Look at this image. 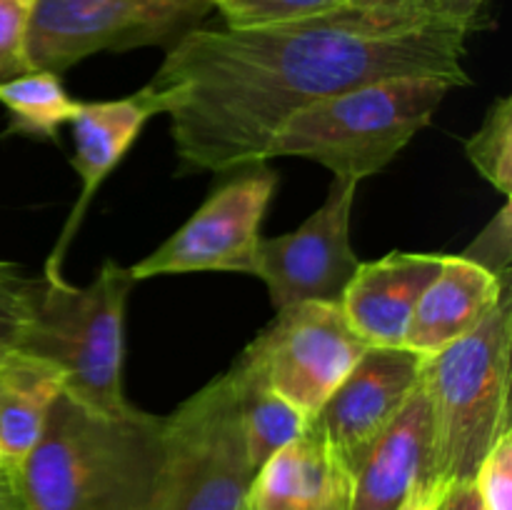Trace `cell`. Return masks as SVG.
<instances>
[{
	"label": "cell",
	"mask_w": 512,
	"mask_h": 510,
	"mask_svg": "<svg viewBox=\"0 0 512 510\" xmlns=\"http://www.w3.org/2000/svg\"><path fill=\"white\" fill-rule=\"evenodd\" d=\"M358 183L333 178L325 203L293 233L263 238L253 275L270 290L275 310L298 303H338L358 273L360 260L350 245Z\"/></svg>",
	"instance_id": "30bf717a"
},
{
	"label": "cell",
	"mask_w": 512,
	"mask_h": 510,
	"mask_svg": "<svg viewBox=\"0 0 512 510\" xmlns=\"http://www.w3.org/2000/svg\"><path fill=\"white\" fill-rule=\"evenodd\" d=\"M0 510H25L23 498H20L18 475L3 460H0Z\"/></svg>",
	"instance_id": "f546056e"
},
{
	"label": "cell",
	"mask_w": 512,
	"mask_h": 510,
	"mask_svg": "<svg viewBox=\"0 0 512 510\" xmlns=\"http://www.w3.org/2000/svg\"><path fill=\"white\" fill-rule=\"evenodd\" d=\"M5 348H13V345H0V353H3Z\"/></svg>",
	"instance_id": "4dcf8cb0"
},
{
	"label": "cell",
	"mask_w": 512,
	"mask_h": 510,
	"mask_svg": "<svg viewBox=\"0 0 512 510\" xmlns=\"http://www.w3.org/2000/svg\"><path fill=\"white\" fill-rule=\"evenodd\" d=\"M470 33L443 23L385 28L350 10L255 25L193 28L148 88L170 118L180 173H233L268 160L285 118L335 93L398 75L470 85Z\"/></svg>",
	"instance_id": "6da1fadb"
},
{
	"label": "cell",
	"mask_w": 512,
	"mask_h": 510,
	"mask_svg": "<svg viewBox=\"0 0 512 510\" xmlns=\"http://www.w3.org/2000/svg\"><path fill=\"white\" fill-rule=\"evenodd\" d=\"M213 3H218V0H213Z\"/></svg>",
	"instance_id": "1f68e13d"
},
{
	"label": "cell",
	"mask_w": 512,
	"mask_h": 510,
	"mask_svg": "<svg viewBox=\"0 0 512 510\" xmlns=\"http://www.w3.org/2000/svg\"><path fill=\"white\" fill-rule=\"evenodd\" d=\"M340 5L343 0H218L215 8L220 10L228 28H255L323 15L338 10Z\"/></svg>",
	"instance_id": "44dd1931"
},
{
	"label": "cell",
	"mask_w": 512,
	"mask_h": 510,
	"mask_svg": "<svg viewBox=\"0 0 512 510\" xmlns=\"http://www.w3.org/2000/svg\"><path fill=\"white\" fill-rule=\"evenodd\" d=\"M368 348L338 303H298L278 310L238 363L310 420Z\"/></svg>",
	"instance_id": "ba28073f"
},
{
	"label": "cell",
	"mask_w": 512,
	"mask_h": 510,
	"mask_svg": "<svg viewBox=\"0 0 512 510\" xmlns=\"http://www.w3.org/2000/svg\"><path fill=\"white\" fill-rule=\"evenodd\" d=\"M340 8L385 28H413V25L435 23L423 15L420 0H343Z\"/></svg>",
	"instance_id": "484cf974"
},
{
	"label": "cell",
	"mask_w": 512,
	"mask_h": 510,
	"mask_svg": "<svg viewBox=\"0 0 512 510\" xmlns=\"http://www.w3.org/2000/svg\"><path fill=\"white\" fill-rule=\"evenodd\" d=\"M512 298L458 343L425 358L420 383L430 408V480H473L480 460L510 430Z\"/></svg>",
	"instance_id": "277c9868"
},
{
	"label": "cell",
	"mask_w": 512,
	"mask_h": 510,
	"mask_svg": "<svg viewBox=\"0 0 512 510\" xmlns=\"http://www.w3.org/2000/svg\"><path fill=\"white\" fill-rule=\"evenodd\" d=\"M135 283L130 268L115 260H105L90 285L68 283L63 273L43 275L18 343L63 373L68 398L98 413L133 408L123 390V323Z\"/></svg>",
	"instance_id": "5b68a950"
},
{
	"label": "cell",
	"mask_w": 512,
	"mask_h": 510,
	"mask_svg": "<svg viewBox=\"0 0 512 510\" xmlns=\"http://www.w3.org/2000/svg\"><path fill=\"white\" fill-rule=\"evenodd\" d=\"M450 485L453 483H443V480H423L415 485L413 493L398 510H443Z\"/></svg>",
	"instance_id": "83f0119b"
},
{
	"label": "cell",
	"mask_w": 512,
	"mask_h": 510,
	"mask_svg": "<svg viewBox=\"0 0 512 510\" xmlns=\"http://www.w3.org/2000/svg\"><path fill=\"white\" fill-rule=\"evenodd\" d=\"M33 0H0V83L30 73L28 30Z\"/></svg>",
	"instance_id": "603a6c76"
},
{
	"label": "cell",
	"mask_w": 512,
	"mask_h": 510,
	"mask_svg": "<svg viewBox=\"0 0 512 510\" xmlns=\"http://www.w3.org/2000/svg\"><path fill=\"white\" fill-rule=\"evenodd\" d=\"M510 293L493 273L463 255H443L438 275L418 300L405 333V348L433 358L448 345L473 333Z\"/></svg>",
	"instance_id": "2e32d148"
},
{
	"label": "cell",
	"mask_w": 512,
	"mask_h": 510,
	"mask_svg": "<svg viewBox=\"0 0 512 510\" xmlns=\"http://www.w3.org/2000/svg\"><path fill=\"white\" fill-rule=\"evenodd\" d=\"M230 373L168 415V458L158 510H243L255 478Z\"/></svg>",
	"instance_id": "8992f818"
},
{
	"label": "cell",
	"mask_w": 512,
	"mask_h": 510,
	"mask_svg": "<svg viewBox=\"0 0 512 510\" xmlns=\"http://www.w3.org/2000/svg\"><path fill=\"white\" fill-rule=\"evenodd\" d=\"M213 8V0H33L30 68L63 75L103 50H168L200 28Z\"/></svg>",
	"instance_id": "52a82bcc"
},
{
	"label": "cell",
	"mask_w": 512,
	"mask_h": 510,
	"mask_svg": "<svg viewBox=\"0 0 512 510\" xmlns=\"http://www.w3.org/2000/svg\"><path fill=\"white\" fill-rule=\"evenodd\" d=\"M168 415H108L55 400L43 435L18 468L25 510H158Z\"/></svg>",
	"instance_id": "7a4b0ae2"
},
{
	"label": "cell",
	"mask_w": 512,
	"mask_h": 510,
	"mask_svg": "<svg viewBox=\"0 0 512 510\" xmlns=\"http://www.w3.org/2000/svg\"><path fill=\"white\" fill-rule=\"evenodd\" d=\"M430 448V408L418 380L393 423L355 465L350 510H398L415 485L430 480Z\"/></svg>",
	"instance_id": "9a60e30c"
},
{
	"label": "cell",
	"mask_w": 512,
	"mask_h": 510,
	"mask_svg": "<svg viewBox=\"0 0 512 510\" xmlns=\"http://www.w3.org/2000/svg\"><path fill=\"white\" fill-rule=\"evenodd\" d=\"M233 173V178L215 188L190 215L183 228L130 268L135 280L200 270L253 275L255 253L263 240L260 225L273 200L278 175L265 160Z\"/></svg>",
	"instance_id": "9c48e42d"
},
{
	"label": "cell",
	"mask_w": 512,
	"mask_h": 510,
	"mask_svg": "<svg viewBox=\"0 0 512 510\" xmlns=\"http://www.w3.org/2000/svg\"><path fill=\"white\" fill-rule=\"evenodd\" d=\"M353 473L315 418L255 473L243 510H350Z\"/></svg>",
	"instance_id": "7c38bea8"
},
{
	"label": "cell",
	"mask_w": 512,
	"mask_h": 510,
	"mask_svg": "<svg viewBox=\"0 0 512 510\" xmlns=\"http://www.w3.org/2000/svg\"><path fill=\"white\" fill-rule=\"evenodd\" d=\"M510 200H505V205L500 208V213L495 215L488 223V228L473 240V245L465 248V253H460L463 258L473 260L475 265L485 268L488 273H493L500 283L510 285Z\"/></svg>",
	"instance_id": "d4e9b609"
},
{
	"label": "cell",
	"mask_w": 512,
	"mask_h": 510,
	"mask_svg": "<svg viewBox=\"0 0 512 510\" xmlns=\"http://www.w3.org/2000/svg\"><path fill=\"white\" fill-rule=\"evenodd\" d=\"M443 510H485L475 493L473 480H460V483L450 485Z\"/></svg>",
	"instance_id": "f1b7e54d"
},
{
	"label": "cell",
	"mask_w": 512,
	"mask_h": 510,
	"mask_svg": "<svg viewBox=\"0 0 512 510\" xmlns=\"http://www.w3.org/2000/svg\"><path fill=\"white\" fill-rule=\"evenodd\" d=\"M43 278H28L15 263L0 260V345H18L33 318Z\"/></svg>",
	"instance_id": "7402d4cb"
},
{
	"label": "cell",
	"mask_w": 512,
	"mask_h": 510,
	"mask_svg": "<svg viewBox=\"0 0 512 510\" xmlns=\"http://www.w3.org/2000/svg\"><path fill=\"white\" fill-rule=\"evenodd\" d=\"M485 3L488 0H420V10L435 23L453 25L470 33L478 25Z\"/></svg>",
	"instance_id": "4316f807"
},
{
	"label": "cell",
	"mask_w": 512,
	"mask_h": 510,
	"mask_svg": "<svg viewBox=\"0 0 512 510\" xmlns=\"http://www.w3.org/2000/svg\"><path fill=\"white\" fill-rule=\"evenodd\" d=\"M423 363L408 348H368L315 415L350 473L410 398Z\"/></svg>",
	"instance_id": "8fae6325"
},
{
	"label": "cell",
	"mask_w": 512,
	"mask_h": 510,
	"mask_svg": "<svg viewBox=\"0 0 512 510\" xmlns=\"http://www.w3.org/2000/svg\"><path fill=\"white\" fill-rule=\"evenodd\" d=\"M0 103L10 113L8 133L35 140H58L60 128L78 113L80 100L68 95L60 75L30 70L0 83Z\"/></svg>",
	"instance_id": "d6986e66"
},
{
	"label": "cell",
	"mask_w": 512,
	"mask_h": 510,
	"mask_svg": "<svg viewBox=\"0 0 512 510\" xmlns=\"http://www.w3.org/2000/svg\"><path fill=\"white\" fill-rule=\"evenodd\" d=\"M455 85L435 75L373 80L310 103L275 130L265 158H305L335 178L378 175L433 120Z\"/></svg>",
	"instance_id": "3957f363"
},
{
	"label": "cell",
	"mask_w": 512,
	"mask_h": 510,
	"mask_svg": "<svg viewBox=\"0 0 512 510\" xmlns=\"http://www.w3.org/2000/svg\"><path fill=\"white\" fill-rule=\"evenodd\" d=\"M153 115H163V103L148 85L140 88L138 93L118 100H100V103H83L80 100L78 113L70 120L75 145L70 163H73L75 173L80 175L83 190H80L78 203L70 210L60 243L55 245L48 263H45V275L60 273L63 253L73 240L80 220H83L85 208L95 198L100 183L108 178L110 170L118 168L120 160L128 155V150L138 140L140 130Z\"/></svg>",
	"instance_id": "4fadbf2b"
},
{
	"label": "cell",
	"mask_w": 512,
	"mask_h": 510,
	"mask_svg": "<svg viewBox=\"0 0 512 510\" xmlns=\"http://www.w3.org/2000/svg\"><path fill=\"white\" fill-rule=\"evenodd\" d=\"M465 155L495 190L512 195V100H495L483 125L465 140Z\"/></svg>",
	"instance_id": "ffe728a7"
},
{
	"label": "cell",
	"mask_w": 512,
	"mask_h": 510,
	"mask_svg": "<svg viewBox=\"0 0 512 510\" xmlns=\"http://www.w3.org/2000/svg\"><path fill=\"white\" fill-rule=\"evenodd\" d=\"M228 373L233 378L240 425H243L250 460L258 470L270 455H275L283 445H288L290 440L303 433L308 418L298 413L288 400L280 398L273 388H268V383L258 378L253 370L240 365L238 360Z\"/></svg>",
	"instance_id": "ac0fdd59"
},
{
	"label": "cell",
	"mask_w": 512,
	"mask_h": 510,
	"mask_svg": "<svg viewBox=\"0 0 512 510\" xmlns=\"http://www.w3.org/2000/svg\"><path fill=\"white\" fill-rule=\"evenodd\" d=\"M443 265L440 253H393L360 263L340 308L350 328L370 348H405L418 300Z\"/></svg>",
	"instance_id": "5bb4252c"
},
{
	"label": "cell",
	"mask_w": 512,
	"mask_h": 510,
	"mask_svg": "<svg viewBox=\"0 0 512 510\" xmlns=\"http://www.w3.org/2000/svg\"><path fill=\"white\" fill-rule=\"evenodd\" d=\"M473 485L485 510H512V428L480 460Z\"/></svg>",
	"instance_id": "cb8c5ba5"
},
{
	"label": "cell",
	"mask_w": 512,
	"mask_h": 510,
	"mask_svg": "<svg viewBox=\"0 0 512 510\" xmlns=\"http://www.w3.org/2000/svg\"><path fill=\"white\" fill-rule=\"evenodd\" d=\"M63 390V373L40 355L18 345L0 353V460L15 473L43 435Z\"/></svg>",
	"instance_id": "e0dca14e"
}]
</instances>
